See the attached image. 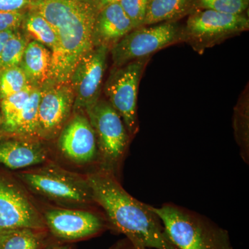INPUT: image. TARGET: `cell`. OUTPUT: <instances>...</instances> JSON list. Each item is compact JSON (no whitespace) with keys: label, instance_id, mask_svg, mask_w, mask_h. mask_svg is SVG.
I'll return each mask as SVG.
<instances>
[{"label":"cell","instance_id":"cell-7","mask_svg":"<svg viewBox=\"0 0 249 249\" xmlns=\"http://www.w3.org/2000/svg\"><path fill=\"white\" fill-rule=\"evenodd\" d=\"M150 58L113 67L103 88L108 102L121 116L132 139L139 131L137 105L139 84Z\"/></svg>","mask_w":249,"mask_h":249},{"label":"cell","instance_id":"cell-11","mask_svg":"<svg viewBox=\"0 0 249 249\" xmlns=\"http://www.w3.org/2000/svg\"><path fill=\"white\" fill-rule=\"evenodd\" d=\"M17 229L47 230L32 196L12 173L0 169V232Z\"/></svg>","mask_w":249,"mask_h":249},{"label":"cell","instance_id":"cell-5","mask_svg":"<svg viewBox=\"0 0 249 249\" xmlns=\"http://www.w3.org/2000/svg\"><path fill=\"white\" fill-rule=\"evenodd\" d=\"M86 113L97 142L98 170L121 181L123 165L132 140L124 121L105 98H100Z\"/></svg>","mask_w":249,"mask_h":249},{"label":"cell","instance_id":"cell-2","mask_svg":"<svg viewBox=\"0 0 249 249\" xmlns=\"http://www.w3.org/2000/svg\"><path fill=\"white\" fill-rule=\"evenodd\" d=\"M86 175L93 200L103 210L109 230L145 248L177 249L153 206L133 197L111 174L96 170Z\"/></svg>","mask_w":249,"mask_h":249},{"label":"cell","instance_id":"cell-29","mask_svg":"<svg viewBox=\"0 0 249 249\" xmlns=\"http://www.w3.org/2000/svg\"><path fill=\"white\" fill-rule=\"evenodd\" d=\"M42 249H73L71 243H62V242H54Z\"/></svg>","mask_w":249,"mask_h":249},{"label":"cell","instance_id":"cell-13","mask_svg":"<svg viewBox=\"0 0 249 249\" xmlns=\"http://www.w3.org/2000/svg\"><path fill=\"white\" fill-rule=\"evenodd\" d=\"M36 137L53 142L71 118L74 93L70 83L41 88Z\"/></svg>","mask_w":249,"mask_h":249},{"label":"cell","instance_id":"cell-6","mask_svg":"<svg viewBox=\"0 0 249 249\" xmlns=\"http://www.w3.org/2000/svg\"><path fill=\"white\" fill-rule=\"evenodd\" d=\"M54 160L87 170L98 169V150L94 131L85 111L72 113L53 142Z\"/></svg>","mask_w":249,"mask_h":249},{"label":"cell","instance_id":"cell-19","mask_svg":"<svg viewBox=\"0 0 249 249\" xmlns=\"http://www.w3.org/2000/svg\"><path fill=\"white\" fill-rule=\"evenodd\" d=\"M28 40L36 41L45 45L51 52L57 44V36L53 28L36 10L30 8L25 13L20 29Z\"/></svg>","mask_w":249,"mask_h":249},{"label":"cell","instance_id":"cell-20","mask_svg":"<svg viewBox=\"0 0 249 249\" xmlns=\"http://www.w3.org/2000/svg\"><path fill=\"white\" fill-rule=\"evenodd\" d=\"M249 89H245L234 109V135L242 160L249 163Z\"/></svg>","mask_w":249,"mask_h":249},{"label":"cell","instance_id":"cell-17","mask_svg":"<svg viewBox=\"0 0 249 249\" xmlns=\"http://www.w3.org/2000/svg\"><path fill=\"white\" fill-rule=\"evenodd\" d=\"M198 0H151L142 26L178 22L196 10Z\"/></svg>","mask_w":249,"mask_h":249},{"label":"cell","instance_id":"cell-3","mask_svg":"<svg viewBox=\"0 0 249 249\" xmlns=\"http://www.w3.org/2000/svg\"><path fill=\"white\" fill-rule=\"evenodd\" d=\"M31 195L59 207H98L86 174L77 173L52 160L33 168L13 172Z\"/></svg>","mask_w":249,"mask_h":249},{"label":"cell","instance_id":"cell-15","mask_svg":"<svg viewBox=\"0 0 249 249\" xmlns=\"http://www.w3.org/2000/svg\"><path fill=\"white\" fill-rule=\"evenodd\" d=\"M134 29L119 1L106 5L98 11L93 24V47H106L109 50Z\"/></svg>","mask_w":249,"mask_h":249},{"label":"cell","instance_id":"cell-4","mask_svg":"<svg viewBox=\"0 0 249 249\" xmlns=\"http://www.w3.org/2000/svg\"><path fill=\"white\" fill-rule=\"evenodd\" d=\"M153 209L177 249H233L229 232L206 216L171 203Z\"/></svg>","mask_w":249,"mask_h":249},{"label":"cell","instance_id":"cell-30","mask_svg":"<svg viewBox=\"0 0 249 249\" xmlns=\"http://www.w3.org/2000/svg\"><path fill=\"white\" fill-rule=\"evenodd\" d=\"M96 8H97L98 11H100L102 8L106 6V5L111 4V3L117 2V1H121V0H93Z\"/></svg>","mask_w":249,"mask_h":249},{"label":"cell","instance_id":"cell-22","mask_svg":"<svg viewBox=\"0 0 249 249\" xmlns=\"http://www.w3.org/2000/svg\"><path fill=\"white\" fill-rule=\"evenodd\" d=\"M30 87L20 67L0 70V100Z\"/></svg>","mask_w":249,"mask_h":249},{"label":"cell","instance_id":"cell-25","mask_svg":"<svg viewBox=\"0 0 249 249\" xmlns=\"http://www.w3.org/2000/svg\"><path fill=\"white\" fill-rule=\"evenodd\" d=\"M26 11H0V31H17L20 29Z\"/></svg>","mask_w":249,"mask_h":249},{"label":"cell","instance_id":"cell-16","mask_svg":"<svg viewBox=\"0 0 249 249\" xmlns=\"http://www.w3.org/2000/svg\"><path fill=\"white\" fill-rule=\"evenodd\" d=\"M51 61L50 49L36 41H30L27 44L19 67L31 88L40 89L45 84L50 70Z\"/></svg>","mask_w":249,"mask_h":249},{"label":"cell","instance_id":"cell-18","mask_svg":"<svg viewBox=\"0 0 249 249\" xmlns=\"http://www.w3.org/2000/svg\"><path fill=\"white\" fill-rule=\"evenodd\" d=\"M54 242L57 241L43 229H17L0 232V249H42Z\"/></svg>","mask_w":249,"mask_h":249},{"label":"cell","instance_id":"cell-12","mask_svg":"<svg viewBox=\"0 0 249 249\" xmlns=\"http://www.w3.org/2000/svg\"><path fill=\"white\" fill-rule=\"evenodd\" d=\"M109 49L93 47L75 67L70 83L74 93L73 111L87 112L101 98Z\"/></svg>","mask_w":249,"mask_h":249},{"label":"cell","instance_id":"cell-1","mask_svg":"<svg viewBox=\"0 0 249 249\" xmlns=\"http://www.w3.org/2000/svg\"><path fill=\"white\" fill-rule=\"evenodd\" d=\"M31 8L48 21L57 36L48 77L41 88L70 83L75 67L93 48L96 5L93 0H35Z\"/></svg>","mask_w":249,"mask_h":249},{"label":"cell","instance_id":"cell-24","mask_svg":"<svg viewBox=\"0 0 249 249\" xmlns=\"http://www.w3.org/2000/svg\"><path fill=\"white\" fill-rule=\"evenodd\" d=\"M151 0H121V7L128 16L134 29L142 27Z\"/></svg>","mask_w":249,"mask_h":249},{"label":"cell","instance_id":"cell-28","mask_svg":"<svg viewBox=\"0 0 249 249\" xmlns=\"http://www.w3.org/2000/svg\"><path fill=\"white\" fill-rule=\"evenodd\" d=\"M16 32V31H0V53L4 48L5 44Z\"/></svg>","mask_w":249,"mask_h":249},{"label":"cell","instance_id":"cell-26","mask_svg":"<svg viewBox=\"0 0 249 249\" xmlns=\"http://www.w3.org/2000/svg\"><path fill=\"white\" fill-rule=\"evenodd\" d=\"M35 0H0V11H25L30 9Z\"/></svg>","mask_w":249,"mask_h":249},{"label":"cell","instance_id":"cell-8","mask_svg":"<svg viewBox=\"0 0 249 249\" xmlns=\"http://www.w3.org/2000/svg\"><path fill=\"white\" fill-rule=\"evenodd\" d=\"M249 29V19L246 14L233 16L213 10H196L188 16L182 27L181 42L202 54L206 49Z\"/></svg>","mask_w":249,"mask_h":249},{"label":"cell","instance_id":"cell-14","mask_svg":"<svg viewBox=\"0 0 249 249\" xmlns=\"http://www.w3.org/2000/svg\"><path fill=\"white\" fill-rule=\"evenodd\" d=\"M54 160L53 142L36 137L0 134V165L18 171Z\"/></svg>","mask_w":249,"mask_h":249},{"label":"cell","instance_id":"cell-9","mask_svg":"<svg viewBox=\"0 0 249 249\" xmlns=\"http://www.w3.org/2000/svg\"><path fill=\"white\" fill-rule=\"evenodd\" d=\"M41 211L49 233L62 243L93 238L109 229L106 216L97 207L70 209L49 205Z\"/></svg>","mask_w":249,"mask_h":249},{"label":"cell","instance_id":"cell-10","mask_svg":"<svg viewBox=\"0 0 249 249\" xmlns=\"http://www.w3.org/2000/svg\"><path fill=\"white\" fill-rule=\"evenodd\" d=\"M182 27L178 22L136 28L110 49L113 67H121L181 42Z\"/></svg>","mask_w":249,"mask_h":249},{"label":"cell","instance_id":"cell-27","mask_svg":"<svg viewBox=\"0 0 249 249\" xmlns=\"http://www.w3.org/2000/svg\"><path fill=\"white\" fill-rule=\"evenodd\" d=\"M108 249H151L145 248L137 245H134L128 239L124 238L117 241L115 243L113 244Z\"/></svg>","mask_w":249,"mask_h":249},{"label":"cell","instance_id":"cell-23","mask_svg":"<svg viewBox=\"0 0 249 249\" xmlns=\"http://www.w3.org/2000/svg\"><path fill=\"white\" fill-rule=\"evenodd\" d=\"M249 0H198L196 10H213L221 14H245L248 9Z\"/></svg>","mask_w":249,"mask_h":249},{"label":"cell","instance_id":"cell-21","mask_svg":"<svg viewBox=\"0 0 249 249\" xmlns=\"http://www.w3.org/2000/svg\"><path fill=\"white\" fill-rule=\"evenodd\" d=\"M29 42L20 30L16 31L5 44L0 53V70L9 67H19L23 53Z\"/></svg>","mask_w":249,"mask_h":249}]
</instances>
